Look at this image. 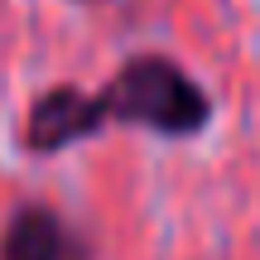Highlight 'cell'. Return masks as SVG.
I'll return each mask as SVG.
<instances>
[{
	"instance_id": "cell-1",
	"label": "cell",
	"mask_w": 260,
	"mask_h": 260,
	"mask_svg": "<svg viewBox=\"0 0 260 260\" xmlns=\"http://www.w3.org/2000/svg\"><path fill=\"white\" fill-rule=\"evenodd\" d=\"M207 121H212V96L178 58L135 53L106 77L102 92H82V87L39 92L19 140L34 154H63L111 125L145 130L159 140H193L207 130Z\"/></svg>"
},
{
	"instance_id": "cell-2",
	"label": "cell",
	"mask_w": 260,
	"mask_h": 260,
	"mask_svg": "<svg viewBox=\"0 0 260 260\" xmlns=\"http://www.w3.org/2000/svg\"><path fill=\"white\" fill-rule=\"evenodd\" d=\"M0 260H92V241L48 203H24L0 232Z\"/></svg>"
}]
</instances>
